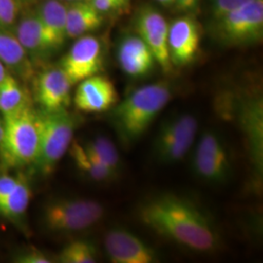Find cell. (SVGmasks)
<instances>
[{
    "mask_svg": "<svg viewBox=\"0 0 263 263\" xmlns=\"http://www.w3.org/2000/svg\"><path fill=\"white\" fill-rule=\"evenodd\" d=\"M200 0H175L177 8L181 12H192L196 9Z\"/></svg>",
    "mask_w": 263,
    "mask_h": 263,
    "instance_id": "1f68e13d",
    "label": "cell"
},
{
    "mask_svg": "<svg viewBox=\"0 0 263 263\" xmlns=\"http://www.w3.org/2000/svg\"><path fill=\"white\" fill-rule=\"evenodd\" d=\"M105 210L100 202L81 197H59L47 201L41 209L40 222L49 233L57 235L87 231L102 221Z\"/></svg>",
    "mask_w": 263,
    "mask_h": 263,
    "instance_id": "5b68a950",
    "label": "cell"
},
{
    "mask_svg": "<svg viewBox=\"0 0 263 263\" xmlns=\"http://www.w3.org/2000/svg\"><path fill=\"white\" fill-rule=\"evenodd\" d=\"M0 62L24 83L32 80L35 68L13 31L0 28Z\"/></svg>",
    "mask_w": 263,
    "mask_h": 263,
    "instance_id": "e0dca14e",
    "label": "cell"
},
{
    "mask_svg": "<svg viewBox=\"0 0 263 263\" xmlns=\"http://www.w3.org/2000/svg\"><path fill=\"white\" fill-rule=\"evenodd\" d=\"M39 128L37 158L32 165L41 177H49L69 149L79 118L67 109L46 111L36 109Z\"/></svg>",
    "mask_w": 263,
    "mask_h": 263,
    "instance_id": "277c9868",
    "label": "cell"
},
{
    "mask_svg": "<svg viewBox=\"0 0 263 263\" xmlns=\"http://www.w3.org/2000/svg\"><path fill=\"white\" fill-rule=\"evenodd\" d=\"M160 3L164 4V5H173L175 4V0H157Z\"/></svg>",
    "mask_w": 263,
    "mask_h": 263,
    "instance_id": "e575fe53",
    "label": "cell"
},
{
    "mask_svg": "<svg viewBox=\"0 0 263 263\" xmlns=\"http://www.w3.org/2000/svg\"><path fill=\"white\" fill-rule=\"evenodd\" d=\"M66 6V36L78 38L100 28L104 16L88 0H76Z\"/></svg>",
    "mask_w": 263,
    "mask_h": 263,
    "instance_id": "ac0fdd59",
    "label": "cell"
},
{
    "mask_svg": "<svg viewBox=\"0 0 263 263\" xmlns=\"http://www.w3.org/2000/svg\"><path fill=\"white\" fill-rule=\"evenodd\" d=\"M141 223L175 244L201 254H213L221 247V235L213 217L187 198L160 193L138 208Z\"/></svg>",
    "mask_w": 263,
    "mask_h": 263,
    "instance_id": "6da1fadb",
    "label": "cell"
},
{
    "mask_svg": "<svg viewBox=\"0 0 263 263\" xmlns=\"http://www.w3.org/2000/svg\"><path fill=\"white\" fill-rule=\"evenodd\" d=\"M16 76L8 73L0 82V113L6 115L32 105L31 94Z\"/></svg>",
    "mask_w": 263,
    "mask_h": 263,
    "instance_id": "7402d4cb",
    "label": "cell"
},
{
    "mask_svg": "<svg viewBox=\"0 0 263 263\" xmlns=\"http://www.w3.org/2000/svg\"><path fill=\"white\" fill-rule=\"evenodd\" d=\"M85 149L101 162L106 168L119 175L122 169V161L116 145L104 136H97L83 144Z\"/></svg>",
    "mask_w": 263,
    "mask_h": 263,
    "instance_id": "cb8c5ba5",
    "label": "cell"
},
{
    "mask_svg": "<svg viewBox=\"0 0 263 263\" xmlns=\"http://www.w3.org/2000/svg\"><path fill=\"white\" fill-rule=\"evenodd\" d=\"M10 73L8 68L0 62V82Z\"/></svg>",
    "mask_w": 263,
    "mask_h": 263,
    "instance_id": "d6a6232c",
    "label": "cell"
},
{
    "mask_svg": "<svg viewBox=\"0 0 263 263\" xmlns=\"http://www.w3.org/2000/svg\"><path fill=\"white\" fill-rule=\"evenodd\" d=\"M13 33L34 66L52 55L34 10L21 12Z\"/></svg>",
    "mask_w": 263,
    "mask_h": 263,
    "instance_id": "5bb4252c",
    "label": "cell"
},
{
    "mask_svg": "<svg viewBox=\"0 0 263 263\" xmlns=\"http://www.w3.org/2000/svg\"><path fill=\"white\" fill-rule=\"evenodd\" d=\"M238 120L243 131L254 177L261 180L263 174V103L259 96L241 101Z\"/></svg>",
    "mask_w": 263,
    "mask_h": 263,
    "instance_id": "ba28073f",
    "label": "cell"
},
{
    "mask_svg": "<svg viewBox=\"0 0 263 263\" xmlns=\"http://www.w3.org/2000/svg\"><path fill=\"white\" fill-rule=\"evenodd\" d=\"M52 54L56 53L67 39L66 6L61 0H44L34 10Z\"/></svg>",
    "mask_w": 263,
    "mask_h": 263,
    "instance_id": "2e32d148",
    "label": "cell"
},
{
    "mask_svg": "<svg viewBox=\"0 0 263 263\" xmlns=\"http://www.w3.org/2000/svg\"><path fill=\"white\" fill-rule=\"evenodd\" d=\"M117 60L123 71L131 77L147 76L156 65L151 49L139 35L123 39L117 50Z\"/></svg>",
    "mask_w": 263,
    "mask_h": 263,
    "instance_id": "9a60e30c",
    "label": "cell"
},
{
    "mask_svg": "<svg viewBox=\"0 0 263 263\" xmlns=\"http://www.w3.org/2000/svg\"><path fill=\"white\" fill-rule=\"evenodd\" d=\"M199 121L197 117L188 112L178 113L165 119L156 133L152 148L159 147L172 141L186 137L197 136Z\"/></svg>",
    "mask_w": 263,
    "mask_h": 263,
    "instance_id": "d6986e66",
    "label": "cell"
},
{
    "mask_svg": "<svg viewBox=\"0 0 263 263\" xmlns=\"http://www.w3.org/2000/svg\"><path fill=\"white\" fill-rule=\"evenodd\" d=\"M195 148L213 156L226 166L232 167V160L226 141L220 133L215 129H207L203 132Z\"/></svg>",
    "mask_w": 263,
    "mask_h": 263,
    "instance_id": "484cf974",
    "label": "cell"
},
{
    "mask_svg": "<svg viewBox=\"0 0 263 263\" xmlns=\"http://www.w3.org/2000/svg\"><path fill=\"white\" fill-rule=\"evenodd\" d=\"M31 199V188L24 175L20 174L19 181L7 197L0 203V216L13 222L22 224L27 215Z\"/></svg>",
    "mask_w": 263,
    "mask_h": 263,
    "instance_id": "44dd1931",
    "label": "cell"
},
{
    "mask_svg": "<svg viewBox=\"0 0 263 263\" xmlns=\"http://www.w3.org/2000/svg\"><path fill=\"white\" fill-rule=\"evenodd\" d=\"M191 171L203 182L211 185H222L231 179L233 167L226 166L213 156L195 148L191 158Z\"/></svg>",
    "mask_w": 263,
    "mask_h": 263,
    "instance_id": "ffe728a7",
    "label": "cell"
},
{
    "mask_svg": "<svg viewBox=\"0 0 263 263\" xmlns=\"http://www.w3.org/2000/svg\"><path fill=\"white\" fill-rule=\"evenodd\" d=\"M215 33L227 45L258 42L263 35V0H252L213 24Z\"/></svg>",
    "mask_w": 263,
    "mask_h": 263,
    "instance_id": "8992f818",
    "label": "cell"
},
{
    "mask_svg": "<svg viewBox=\"0 0 263 263\" xmlns=\"http://www.w3.org/2000/svg\"><path fill=\"white\" fill-rule=\"evenodd\" d=\"M20 0H0V28L13 31L22 12Z\"/></svg>",
    "mask_w": 263,
    "mask_h": 263,
    "instance_id": "4316f807",
    "label": "cell"
},
{
    "mask_svg": "<svg viewBox=\"0 0 263 263\" xmlns=\"http://www.w3.org/2000/svg\"><path fill=\"white\" fill-rule=\"evenodd\" d=\"M117 103L118 94L112 81L99 74L79 82L73 97L76 109L84 113L109 111Z\"/></svg>",
    "mask_w": 263,
    "mask_h": 263,
    "instance_id": "7c38bea8",
    "label": "cell"
},
{
    "mask_svg": "<svg viewBox=\"0 0 263 263\" xmlns=\"http://www.w3.org/2000/svg\"><path fill=\"white\" fill-rule=\"evenodd\" d=\"M66 1H76V0H66Z\"/></svg>",
    "mask_w": 263,
    "mask_h": 263,
    "instance_id": "8d00e7d4",
    "label": "cell"
},
{
    "mask_svg": "<svg viewBox=\"0 0 263 263\" xmlns=\"http://www.w3.org/2000/svg\"><path fill=\"white\" fill-rule=\"evenodd\" d=\"M200 39V30L192 18H179L169 25L168 47L173 66L191 64L197 55Z\"/></svg>",
    "mask_w": 263,
    "mask_h": 263,
    "instance_id": "4fadbf2b",
    "label": "cell"
},
{
    "mask_svg": "<svg viewBox=\"0 0 263 263\" xmlns=\"http://www.w3.org/2000/svg\"><path fill=\"white\" fill-rule=\"evenodd\" d=\"M98 258L96 246L88 240L71 241L58 254V261L62 263H94Z\"/></svg>",
    "mask_w": 263,
    "mask_h": 263,
    "instance_id": "d4e9b609",
    "label": "cell"
},
{
    "mask_svg": "<svg viewBox=\"0 0 263 263\" xmlns=\"http://www.w3.org/2000/svg\"><path fill=\"white\" fill-rule=\"evenodd\" d=\"M20 1L22 2V1H31V0H20Z\"/></svg>",
    "mask_w": 263,
    "mask_h": 263,
    "instance_id": "d590c367",
    "label": "cell"
},
{
    "mask_svg": "<svg viewBox=\"0 0 263 263\" xmlns=\"http://www.w3.org/2000/svg\"><path fill=\"white\" fill-rule=\"evenodd\" d=\"M59 66L72 85L99 74L104 68V49L101 41L88 34L77 38Z\"/></svg>",
    "mask_w": 263,
    "mask_h": 263,
    "instance_id": "52a82bcc",
    "label": "cell"
},
{
    "mask_svg": "<svg viewBox=\"0 0 263 263\" xmlns=\"http://www.w3.org/2000/svg\"><path fill=\"white\" fill-rule=\"evenodd\" d=\"M20 175L14 176L7 170L0 171V203L9 195L19 181Z\"/></svg>",
    "mask_w": 263,
    "mask_h": 263,
    "instance_id": "f546056e",
    "label": "cell"
},
{
    "mask_svg": "<svg viewBox=\"0 0 263 263\" xmlns=\"http://www.w3.org/2000/svg\"><path fill=\"white\" fill-rule=\"evenodd\" d=\"M13 261L16 263H50L52 260L46 254L35 248H29L19 252L13 257Z\"/></svg>",
    "mask_w": 263,
    "mask_h": 263,
    "instance_id": "f1b7e54d",
    "label": "cell"
},
{
    "mask_svg": "<svg viewBox=\"0 0 263 263\" xmlns=\"http://www.w3.org/2000/svg\"><path fill=\"white\" fill-rule=\"evenodd\" d=\"M3 132H4V126H3V116L0 113V142L3 138Z\"/></svg>",
    "mask_w": 263,
    "mask_h": 263,
    "instance_id": "836d02e7",
    "label": "cell"
},
{
    "mask_svg": "<svg viewBox=\"0 0 263 263\" xmlns=\"http://www.w3.org/2000/svg\"><path fill=\"white\" fill-rule=\"evenodd\" d=\"M95 9L98 10L102 14L122 9L125 7L129 0H88Z\"/></svg>",
    "mask_w": 263,
    "mask_h": 263,
    "instance_id": "4dcf8cb0",
    "label": "cell"
},
{
    "mask_svg": "<svg viewBox=\"0 0 263 263\" xmlns=\"http://www.w3.org/2000/svg\"><path fill=\"white\" fill-rule=\"evenodd\" d=\"M3 116L1 169L21 170L34 164L39 149L37 112L33 105Z\"/></svg>",
    "mask_w": 263,
    "mask_h": 263,
    "instance_id": "3957f363",
    "label": "cell"
},
{
    "mask_svg": "<svg viewBox=\"0 0 263 263\" xmlns=\"http://www.w3.org/2000/svg\"><path fill=\"white\" fill-rule=\"evenodd\" d=\"M250 1L252 0H212L209 9V16L212 24H215L227 14L240 8Z\"/></svg>",
    "mask_w": 263,
    "mask_h": 263,
    "instance_id": "83f0119b",
    "label": "cell"
},
{
    "mask_svg": "<svg viewBox=\"0 0 263 263\" xmlns=\"http://www.w3.org/2000/svg\"><path fill=\"white\" fill-rule=\"evenodd\" d=\"M104 250L113 263H154L156 251L139 236L122 227H113L104 235Z\"/></svg>",
    "mask_w": 263,
    "mask_h": 263,
    "instance_id": "30bf717a",
    "label": "cell"
},
{
    "mask_svg": "<svg viewBox=\"0 0 263 263\" xmlns=\"http://www.w3.org/2000/svg\"><path fill=\"white\" fill-rule=\"evenodd\" d=\"M136 28L139 36L151 49L156 64L164 72L169 73L173 68L168 47L169 24L164 16L151 7L143 8L136 20Z\"/></svg>",
    "mask_w": 263,
    "mask_h": 263,
    "instance_id": "8fae6325",
    "label": "cell"
},
{
    "mask_svg": "<svg viewBox=\"0 0 263 263\" xmlns=\"http://www.w3.org/2000/svg\"><path fill=\"white\" fill-rule=\"evenodd\" d=\"M173 97L168 82L144 85L109 110L108 119L124 147H130L148 131Z\"/></svg>",
    "mask_w": 263,
    "mask_h": 263,
    "instance_id": "7a4b0ae2",
    "label": "cell"
},
{
    "mask_svg": "<svg viewBox=\"0 0 263 263\" xmlns=\"http://www.w3.org/2000/svg\"><path fill=\"white\" fill-rule=\"evenodd\" d=\"M68 151L76 164V168L88 179L97 182H105L111 181L118 177L112 171L106 168L101 162L93 157L85 149L83 144L73 141Z\"/></svg>",
    "mask_w": 263,
    "mask_h": 263,
    "instance_id": "603a6c76",
    "label": "cell"
},
{
    "mask_svg": "<svg viewBox=\"0 0 263 263\" xmlns=\"http://www.w3.org/2000/svg\"><path fill=\"white\" fill-rule=\"evenodd\" d=\"M32 97L39 109L54 111L67 109L71 103V88L66 73L60 66H50L32 77Z\"/></svg>",
    "mask_w": 263,
    "mask_h": 263,
    "instance_id": "9c48e42d",
    "label": "cell"
}]
</instances>
